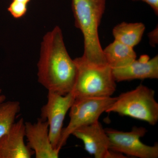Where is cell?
Segmentation results:
<instances>
[{
	"label": "cell",
	"instance_id": "cell-11",
	"mask_svg": "<svg viewBox=\"0 0 158 158\" xmlns=\"http://www.w3.org/2000/svg\"><path fill=\"white\" fill-rule=\"evenodd\" d=\"M113 77L116 82L158 78V55L150 59L147 55L141 56L128 65L112 69Z\"/></svg>",
	"mask_w": 158,
	"mask_h": 158
},
{
	"label": "cell",
	"instance_id": "cell-18",
	"mask_svg": "<svg viewBox=\"0 0 158 158\" xmlns=\"http://www.w3.org/2000/svg\"><path fill=\"white\" fill-rule=\"evenodd\" d=\"M6 99V96L2 93V89H0V105L5 102Z\"/></svg>",
	"mask_w": 158,
	"mask_h": 158
},
{
	"label": "cell",
	"instance_id": "cell-1",
	"mask_svg": "<svg viewBox=\"0 0 158 158\" xmlns=\"http://www.w3.org/2000/svg\"><path fill=\"white\" fill-rule=\"evenodd\" d=\"M37 69L38 82L48 91L63 95L71 92L77 67L67 52L59 26L44 36Z\"/></svg>",
	"mask_w": 158,
	"mask_h": 158
},
{
	"label": "cell",
	"instance_id": "cell-5",
	"mask_svg": "<svg viewBox=\"0 0 158 158\" xmlns=\"http://www.w3.org/2000/svg\"><path fill=\"white\" fill-rule=\"evenodd\" d=\"M117 97H91L75 99L70 109V120L62 129L58 149L60 150L66 144L75 130L98 121L102 113L106 112Z\"/></svg>",
	"mask_w": 158,
	"mask_h": 158
},
{
	"label": "cell",
	"instance_id": "cell-4",
	"mask_svg": "<svg viewBox=\"0 0 158 158\" xmlns=\"http://www.w3.org/2000/svg\"><path fill=\"white\" fill-rule=\"evenodd\" d=\"M155 91L142 85L134 90L121 94L106 111L129 116L155 125L158 121V103Z\"/></svg>",
	"mask_w": 158,
	"mask_h": 158
},
{
	"label": "cell",
	"instance_id": "cell-16",
	"mask_svg": "<svg viewBox=\"0 0 158 158\" xmlns=\"http://www.w3.org/2000/svg\"><path fill=\"white\" fill-rule=\"evenodd\" d=\"M149 43L152 47H155L158 42V29L157 26L153 31L150 32L148 34Z\"/></svg>",
	"mask_w": 158,
	"mask_h": 158
},
{
	"label": "cell",
	"instance_id": "cell-19",
	"mask_svg": "<svg viewBox=\"0 0 158 158\" xmlns=\"http://www.w3.org/2000/svg\"><path fill=\"white\" fill-rule=\"evenodd\" d=\"M12 1L19 2L24 3V4H26L27 5V4L30 2L31 0H12Z\"/></svg>",
	"mask_w": 158,
	"mask_h": 158
},
{
	"label": "cell",
	"instance_id": "cell-6",
	"mask_svg": "<svg viewBox=\"0 0 158 158\" xmlns=\"http://www.w3.org/2000/svg\"><path fill=\"white\" fill-rule=\"evenodd\" d=\"M105 130L109 137L111 150L138 158L158 157V144L150 146L140 140L147 132L145 128L135 127L129 132L110 128Z\"/></svg>",
	"mask_w": 158,
	"mask_h": 158
},
{
	"label": "cell",
	"instance_id": "cell-15",
	"mask_svg": "<svg viewBox=\"0 0 158 158\" xmlns=\"http://www.w3.org/2000/svg\"><path fill=\"white\" fill-rule=\"evenodd\" d=\"M27 4L13 1L8 8L9 13L15 19H19L23 17L27 13Z\"/></svg>",
	"mask_w": 158,
	"mask_h": 158
},
{
	"label": "cell",
	"instance_id": "cell-12",
	"mask_svg": "<svg viewBox=\"0 0 158 158\" xmlns=\"http://www.w3.org/2000/svg\"><path fill=\"white\" fill-rule=\"evenodd\" d=\"M103 52L107 64L112 69L128 65L137 57L133 48L116 40L103 49Z\"/></svg>",
	"mask_w": 158,
	"mask_h": 158
},
{
	"label": "cell",
	"instance_id": "cell-9",
	"mask_svg": "<svg viewBox=\"0 0 158 158\" xmlns=\"http://www.w3.org/2000/svg\"><path fill=\"white\" fill-rule=\"evenodd\" d=\"M27 146L34 151L36 158H58L60 150L52 145L46 120L38 118L37 122H25Z\"/></svg>",
	"mask_w": 158,
	"mask_h": 158
},
{
	"label": "cell",
	"instance_id": "cell-10",
	"mask_svg": "<svg viewBox=\"0 0 158 158\" xmlns=\"http://www.w3.org/2000/svg\"><path fill=\"white\" fill-rule=\"evenodd\" d=\"M25 137V122L22 118L0 138V158H31L34 152L26 145Z\"/></svg>",
	"mask_w": 158,
	"mask_h": 158
},
{
	"label": "cell",
	"instance_id": "cell-8",
	"mask_svg": "<svg viewBox=\"0 0 158 158\" xmlns=\"http://www.w3.org/2000/svg\"><path fill=\"white\" fill-rule=\"evenodd\" d=\"M72 135L83 141L85 150L94 158H111L109 137L98 120L77 129Z\"/></svg>",
	"mask_w": 158,
	"mask_h": 158
},
{
	"label": "cell",
	"instance_id": "cell-14",
	"mask_svg": "<svg viewBox=\"0 0 158 158\" xmlns=\"http://www.w3.org/2000/svg\"><path fill=\"white\" fill-rule=\"evenodd\" d=\"M20 110L18 101L4 102L0 105V138L9 131Z\"/></svg>",
	"mask_w": 158,
	"mask_h": 158
},
{
	"label": "cell",
	"instance_id": "cell-7",
	"mask_svg": "<svg viewBox=\"0 0 158 158\" xmlns=\"http://www.w3.org/2000/svg\"><path fill=\"white\" fill-rule=\"evenodd\" d=\"M75 99L72 92L63 95L48 91L47 102L41 108L40 118L48 123L50 140L55 149H58L63 122Z\"/></svg>",
	"mask_w": 158,
	"mask_h": 158
},
{
	"label": "cell",
	"instance_id": "cell-13",
	"mask_svg": "<svg viewBox=\"0 0 158 158\" xmlns=\"http://www.w3.org/2000/svg\"><path fill=\"white\" fill-rule=\"evenodd\" d=\"M145 28L141 23H120L113 29L114 40L134 48L141 41Z\"/></svg>",
	"mask_w": 158,
	"mask_h": 158
},
{
	"label": "cell",
	"instance_id": "cell-2",
	"mask_svg": "<svg viewBox=\"0 0 158 158\" xmlns=\"http://www.w3.org/2000/svg\"><path fill=\"white\" fill-rule=\"evenodd\" d=\"M106 0H72L75 26L84 38L82 58L96 65H107L98 37V29L106 9Z\"/></svg>",
	"mask_w": 158,
	"mask_h": 158
},
{
	"label": "cell",
	"instance_id": "cell-17",
	"mask_svg": "<svg viewBox=\"0 0 158 158\" xmlns=\"http://www.w3.org/2000/svg\"><path fill=\"white\" fill-rule=\"evenodd\" d=\"M134 1H141L146 3L148 6H150L154 11L155 14L158 15V0H132Z\"/></svg>",
	"mask_w": 158,
	"mask_h": 158
},
{
	"label": "cell",
	"instance_id": "cell-3",
	"mask_svg": "<svg viewBox=\"0 0 158 158\" xmlns=\"http://www.w3.org/2000/svg\"><path fill=\"white\" fill-rule=\"evenodd\" d=\"M77 75L71 92L75 98L111 97L116 90V81L109 65L90 64L82 57L74 59Z\"/></svg>",
	"mask_w": 158,
	"mask_h": 158
}]
</instances>
